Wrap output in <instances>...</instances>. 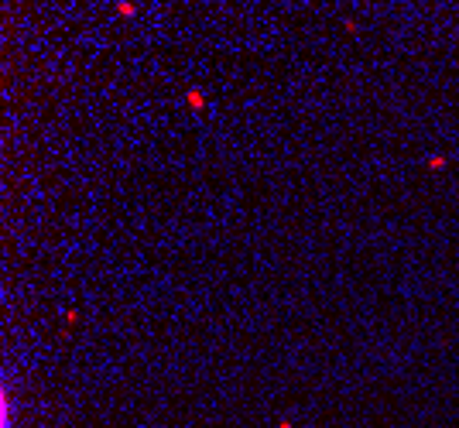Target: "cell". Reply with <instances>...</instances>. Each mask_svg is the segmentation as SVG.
<instances>
[{"label":"cell","instance_id":"obj_2","mask_svg":"<svg viewBox=\"0 0 459 428\" xmlns=\"http://www.w3.org/2000/svg\"><path fill=\"white\" fill-rule=\"evenodd\" d=\"M185 103H189V110H202V106H206V96H202V89H199V86H192L189 93H185Z\"/></svg>","mask_w":459,"mask_h":428},{"label":"cell","instance_id":"obj_6","mask_svg":"<svg viewBox=\"0 0 459 428\" xmlns=\"http://www.w3.org/2000/svg\"><path fill=\"white\" fill-rule=\"evenodd\" d=\"M65 322H69V326H72V322H79V312L69 309V312H65Z\"/></svg>","mask_w":459,"mask_h":428},{"label":"cell","instance_id":"obj_3","mask_svg":"<svg viewBox=\"0 0 459 428\" xmlns=\"http://www.w3.org/2000/svg\"><path fill=\"white\" fill-rule=\"evenodd\" d=\"M445 165H449V158H445V155H432L428 161H425V168H428V172H442Z\"/></svg>","mask_w":459,"mask_h":428},{"label":"cell","instance_id":"obj_4","mask_svg":"<svg viewBox=\"0 0 459 428\" xmlns=\"http://www.w3.org/2000/svg\"><path fill=\"white\" fill-rule=\"evenodd\" d=\"M137 11H141L137 4H117V14H120V18H137Z\"/></svg>","mask_w":459,"mask_h":428},{"label":"cell","instance_id":"obj_7","mask_svg":"<svg viewBox=\"0 0 459 428\" xmlns=\"http://www.w3.org/2000/svg\"><path fill=\"white\" fill-rule=\"evenodd\" d=\"M278 428H295V425H291V421L285 418V421H278Z\"/></svg>","mask_w":459,"mask_h":428},{"label":"cell","instance_id":"obj_5","mask_svg":"<svg viewBox=\"0 0 459 428\" xmlns=\"http://www.w3.org/2000/svg\"><path fill=\"white\" fill-rule=\"evenodd\" d=\"M343 28H346V31H350V35H357V31H360V24H357V21H353V18H346V21H343Z\"/></svg>","mask_w":459,"mask_h":428},{"label":"cell","instance_id":"obj_1","mask_svg":"<svg viewBox=\"0 0 459 428\" xmlns=\"http://www.w3.org/2000/svg\"><path fill=\"white\" fill-rule=\"evenodd\" d=\"M0 428H14V414H11V387H0Z\"/></svg>","mask_w":459,"mask_h":428}]
</instances>
